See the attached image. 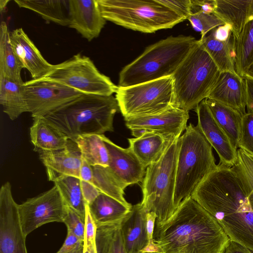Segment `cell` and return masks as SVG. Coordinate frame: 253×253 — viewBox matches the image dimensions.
Wrapping results in <instances>:
<instances>
[{
    "label": "cell",
    "mask_w": 253,
    "mask_h": 253,
    "mask_svg": "<svg viewBox=\"0 0 253 253\" xmlns=\"http://www.w3.org/2000/svg\"><path fill=\"white\" fill-rule=\"evenodd\" d=\"M191 197L213 216L230 240L253 252V208L232 167L218 165Z\"/></svg>",
    "instance_id": "6da1fadb"
},
{
    "label": "cell",
    "mask_w": 253,
    "mask_h": 253,
    "mask_svg": "<svg viewBox=\"0 0 253 253\" xmlns=\"http://www.w3.org/2000/svg\"><path fill=\"white\" fill-rule=\"evenodd\" d=\"M229 241L213 216L191 196L166 221L156 220L153 232L159 253H224Z\"/></svg>",
    "instance_id": "7a4b0ae2"
},
{
    "label": "cell",
    "mask_w": 253,
    "mask_h": 253,
    "mask_svg": "<svg viewBox=\"0 0 253 253\" xmlns=\"http://www.w3.org/2000/svg\"><path fill=\"white\" fill-rule=\"evenodd\" d=\"M119 111L118 102L113 95L82 94L43 117L75 141L80 135L113 131L114 117Z\"/></svg>",
    "instance_id": "3957f363"
},
{
    "label": "cell",
    "mask_w": 253,
    "mask_h": 253,
    "mask_svg": "<svg viewBox=\"0 0 253 253\" xmlns=\"http://www.w3.org/2000/svg\"><path fill=\"white\" fill-rule=\"evenodd\" d=\"M198 42L191 36H170L148 46L119 74V86L171 76Z\"/></svg>",
    "instance_id": "277c9868"
},
{
    "label": "cell",
    "mask_w": 253,
    "mask_h": 253,
    "mask_svg": "<svg viewBox=\"0 0 253 253\" xmlns=\"http://www.w3.org/2000/svg\"><path fill=\"white\" fill-rule=\"evenodd\" d=\"M220 73L199 40L171 76L173 106L187 112L195 109L208 98Z\"/></svg>",
    "instance_id": "5b68a950"
},
{
    "label": "cell",
    "mask_w": 253,
    "mask_h": 253,
    "mask_svg": "<svg viewBox=\"0 0 253 253\" xmlns=\"http://www.w3.org/2000/svg\"><path fill=\"white\" fill-rule=\"evenodd\" d=\"M212 148L197 125L190 123L179 137L174 195L175 210L217 167Z\"/></svg>",
    "instance_id": "8992f818"
},
{
    "label": "cell",
    "mask_w": 253,
    "mask_h": 253,
    "mask_svg": "<svg viewBox=\"0 0 253 253\" xmlns=\"http://www.w3.org/2000/svg\"><path fill=\"white\" fill-rule=\"evenodd\" d=\"M106 20L145 33L170 29L185 19L157 0H97Z\"/></svg>",
    "instance_id": "52a82bcc"
},
{
    "label": "cell",
    "mask_w": 253,
    "mask_h": 253,
    "mask_svg": "<svg viewBox=\"0 0 253 253\" xmlns=\"http://www.w3.org/2000/svg\"><path fill=\"white\" fill-rule=\"evenodd\" d=\"M178 139L168 147L159 161L147 168L142 181L141 203L147 212H154L156 221L161 223L169 218L175 211L174 195Z\"/></svg>",
    "instance_id": "ba28073f"
},
{
    "label": "cell",
    "mask_w": 253,
    "mask_h": 253,
    "mask_svg": "<svg viewBox=\"0 0 253 253\" xmlns=\"http://www.w3.org/2000/svg\"><path fill=\"white\" fill-rule=\"evenodd\" d=\"M115 98L125 118L149 115L173 106L171 76L128 86H119Z\"/></svg>",
    "instance_id": "9c48e42d"
},
{
    "label": "cell",
    "mask_w": 253,
    "mask_h": 253,
    "mask_svg": "<svg viewBox=\"0 0 253 253\" xmlns=\"http://www.w3.org/2000/svg\"><path fill=\"white\" fill-rule=\"evenodd\" d=\"M43 78L87 94L111 96L116 93L118 87L97 69L89 57L80 53L54 65Z\"/></svg>",
    "instance_id": "30bf717a"
},
{
    "label": "cell",
    "mask_w": 253,
    "mask_h": 253,
    "mask_svg": "<svg viewBox=\"0 0 253 253\" xmlns=\"http://www.w3.org/2000/svg\"><path fill=\"white\" fill-rule=\"evenodd\" d=\"M68 209L55 185L49 190L18 205L19 219L25 236L27 237L31 232L46 223H63Z\"/></svg>",
    "instance_id": "8fae6325"
},
{
    "label": "cell",
    "mask_w": 253,
    "mask_h": 253,
    "mask_svg": "<svg viewBox=\"0 0 253 253\" xmlns=\"http://www.w3.org/2000/svg\"><path fill=\"white\" fill-rule=\"evenodd\" d=\"M23 88L28 112L32 118L43 117L83 94L43 78L24 82Z\"/></svg>",
    "instance_id": "7c38bea8"
},
{
    "label": "cell",
    "mask_w": 253,
    "mask_h": 253,
    "mask_svg": "<svg viewBox=\"0 0 253 253\" xmlns=\"http://www.w3.org/2000/svg\"><path fill=\"white\" fill-rule=\"evenodd\" d=\"M187 111L174 106L157 114L125 118L131 134L138 137L146 133L160 135L172 142L185 131L189 119Z\"/></svg>",
    "instance_id": "4fadbf2b"
},
{
    "label": "cell",
    "mask_w": 253,
    "mask_h": 253,
    "mask_svg": "<svg viewBox=\"0 0 253 253\" xmlns=\"http://www.w3.org/2000/svg\"><path fill=\"white\" fill-rule=\"evenodd\" d=\"M26 236L21 225L18 205L9 182L0 189V253H28Z\"/></svg>",
    "instance_id": "5bb4252c"
},
{
    "label": "cell",
    "mask_w": 253,
    "mask_h": 253,
    "mask_svg": "<svg viewBox=\"0 0 253 253\" xmlns=\"http://www.w3.org/2000/svg\"><path fill=\"white\" fill-rule=\"evenodd\" d=\"M195 111L198 117L197 126L217 153L219 164L232 167L237 160V150L215 120L206 99L198 105Z\"/></svg>",
    "instance_id": "9a60e30c"
},
{
    "label": "cell",
    "mask_w": 253,
    "mask_h": 253,
    "mask_svg": "<svg viewBox=\"0 0 253 253\" xmlns=\"http://www.w3.org/2000/svg\"><path fill=\"white\" fill-rule=\"evenodd\" d=\"M100 135L108 151V167L115 177L126 187L142 182L146 168L131 150L117 145L104 134Z\"/></svg>",
    "instance_id": "2e32d148"
},
{
    "label": "cell",
    "mask_w": 253,
    "mask_h": 253,
    "mask_svg": "<svg viewBox=\"0 0 253 253\" xmlns=\"http://www.w3.org/2000/svg\"><path fill=\"white\" fill-rule=\"evenodd\" d=\"M39 159L44 166L48 179L54 181L64 175L80 178L83 158L77 143L68 139L63 149L47 151L38 150Z\"/></svg>",
    "instance_id": "e0dca14e"
},
{
    "label": "cell",
    "mask_w": 253,
    "mask_h": 253,
    "mask_svg": "<svg viewBox=\"0 0 253 253\" xmlns=\"http://www.w3.org/2000/svg\"><path fill=\"white\" fill-rule=\"evenodd\" d=\"M70 24L88 41L99 36L106 20L97 0H69Z\"/></svg>",
    "instance_id": "ac0fdd59"
},
{
    "label": "cell",
    "mask_w": 253,
    "mask_h": 253,
    "mask_svg": "<svg viewBox=\"0 0 253 253\" xmlns=\"http://www.w3.org/2000/svg\"><path fill=\"white\" fill-rule=\"evenodd\" d=\"M10 40L14 52L23 68L30 73L34 80L47 76L54 65L48 62L21 28L10 32Z\"/></svg>",
    "instance_id": "d6986e66"
},
{
    "label": "cell",
    "mask_w": 253,
    "mask_h": 253,
    "mask_svg": "<svg viewBox=\"0 0 253 253\" xmlns=\"http://www.w3.org/2000/svg\"><path fill=\"white\" fill-rule=\"evenodd\" d=\"M147 211L141 203L132 206L122 219L120 230L126 253H138L149 245Z\"/></svg>",
    "instance_id": "ffe728a7"
},
{
    "label": "cell",
    "mask_w": 253,
    "mask_h": 253,
    "mask_svg": "<svg viewBox=\"0 0 253 253\" xmlns=\"http://www.w3.org/2000/svg\"><path fill=\"white\" fill-rule=\"evenodd\" d=\"M209 98L232 107L244 115L246 101L245 79L238 74L221 72Z\"/></svg>",
    "instance_id": "44dd1931"
},
{
    "label": "cell",
    "mask_w": 253,
    "mask_h": 253,
    "mask_svg": "<svg viewBox=\"0 0 253 253\" xmlns=\"http://www.w3.org/2000/svg\"><path fill=\"white\" fill-rule=\"evenodd\" d=\"M33 119L30 135L34 151H52L66 147L69 139L66 135L49 124L43 117L33 118Z\"/></svg>",
    "instance_id": "7402d4cb"
},
{
    "label": "cell",
    "mask_w": 253,
    "mask_h": 253,
    "mask_svg": "<svg viewBox=\"0 0 253 253\" xmlns=\"http://www.w3.org/2000/svg\"><path fill=\"white\" fill-rule=\"evenodd\" d=\"M128 140L129 148L146 169L159 161L173 142L153 133H146Z\"/></svg>",
    "instance_id": "603a6c76"
},
{
    "label": "cell",
    "mask_w": 253,
    "mask_h": 253,
    "mask_svg": "<svg viewBox=\"0 0 253 253\" xmlns=\"http://www.w3.org/2000/svg\"><path fill=\"white\" fill-rule=\"evenodd\" d=\"M204 48L215 63L220 72L237 74L235 66V40L233 35L226 41L216 39L211 31L200 40Z\"/></svg>",
    "instance_id": "cb8c5ba5"
},
{
    "label": "cell",
    "mask_w": 253,
    "mask_h": 253,
    "mask_svg": "<svg viewBox=\"0 0 253 253\" xmlns=\"http://www.w3.org/2000/svg\"><path fill=\"white\" fill-rule=\"evenodd\" d=\"M19 7L32 10L45 20L61 26L70 24L69 0H15Z\"/></svg>",
    "instance_id": "d4e9b609"
},
{
    "label": "cell",
    "mask_w": 253,
    "mask_h": 253,
    "mask_svg": "<svg viewBox=\"0 0 253 253\" xmlns=\"http://www.w3.org/2000/svg\"><path fill=\"white\" fill-rule=\"evenodd\" d=\"M88 208L97 226L121 221L131 210L102 193L88 205Z\"/></svg>",
    "instance_id": "484cf974"
},
{
    "label": "cell",
    "mask_w": 253,
    "mask_h": 253,
    "mask_svg": "<svg viewBox=\"0 0 253 253\" xmlns=\"http://www.w3.org/2000/svg\"><path fill=\"white\" fill-rule=\"evenodd\" d=\"M206 101L215 120L227 134L233 147L237 150L243 114L211 98H207Z\"/></svg>",
    "instance_id": "4316f807"
},
{
    "label": "cell",
    "mask_w": 253,
    "mask_h": 253,
    "mask_svg": "<svg viewBox=\"0 0 253 253\" xmlns=\"http://www.w3.org/2000/svg\"><path fill=\"white\" fill-rule=\"evenodd\" d=\"M249 5V0H215L214 14L231 26L236 38L248 22Z\"/></svg>",
    "instance_id": "83f0119b"
},
{
    "label": "cell",
    "mask_w": 253,
    "mask_h": 253,
    "mask_svg": "<svg viewBox=\"0 0 253 253\" xmlns=\"http://www.w3.org/2000/svg\"><path fill=\"white\" fill-rule=\"evenodd\" d=\"M0 103L11 120L28 112L23 84L0 75Z\"/></svg>",
    "instance_id": "f1b7e54d"
},
{
    "label": "cell",
    "mask_w": 253,
    "mask_h": 253,
    "mask_svg": "<svg viewBox=\"0 0 253 253\" xmlns=\"http://www.w3.org/2000/svg\"><path fill=\"white\" fill-rule=\"evenodd\" d=\"M22 68L11 44L7 25L2 21L0 26V75L23 84L21 76Z\"/></svg>",
    "instance_id": "f546056e"
},
{
    "label": "cell",
    "mask_w": 253,
    "mask_h": 253,
    "mask_svg": "<svg viewBox=\"0 0 253 253\" xmlns=\"http://www.w3.org/2000/svg\"><path fill=\"white\" fill-rule=\"evenodd\" d=\"M253 64V19L248 22L235 40V66L237 74L244 78Z\"/></svg>",
    "instance_id": "4dcf8cb0"
},
{
    "label": "cell",
    "mask_w": 253,
    "mask_h": 253,
    "mask_svg": "<svg viewBox=\"0 0 253 253\" xmlns=\"http://www.w3.org/2000/svg\"><path fill=\"white\" fill-rule=\"evenodd\" d=\"M74 141L78 144L83 159L90 166H109L108 151L100 135H80Z\"/></svg>",
    "instance_id": "1f68e13d"
},
{
    "label": "cell",
    "mask_w": 253,
    "mask_h": 253,
    "mask_svg": "<svg viewBox=\"0 0 253 253\" xmlns=\"http://www.w3.org/2000/svg\"><path fill=\"white\" fill-rule=\"evenodd\" d=\"M92 184L101 193L112 197L126 207L131 209L132 206L124 197V190L126 187L115 177L108 167L96 165L92 166Z\"/></svg>",
    "instance_id": "d6a6232c"
},
{
    "label": "cell",
    "mask_w": 253,
    "mask_h": 253,
    "mask_svg": "<svg viewBox=\"0 0 253 253\" xmlns=\"http://www.w3.org/2000/svg\"><path fill=\"white\" fill-rule=\"evenodd\" d=\"M53 182L67 206L85 218L87 204L82 194L81 179L75 176L64 175Z\"/></svg>",
    "instance_id": "836d02e7"
},
{
    "label": "cell",
    "mask_w": 253,
    "mask_h": 253,
    "mask_svg": "<svg viewBox=\"0 0 253 253\" xmlns=\"http://www.w3.org/2000/svg\"><path fill=\"white\" fill-rule=\"evenodd\" d=\"M122 220L97 226L96 253H126L120 230Z\"/></svg>",
    "instance_id": "e575fe53"
},
{
    "label": "cell",
    "mask_w": 253,
    "mask_h": 253,
    "mask_svg": "<svg viewBox=\"0 0 253 253\" xmlns=\"http://www.w3.org/2000/svg\"><path fill=\"white\" fill-rule=\"evenodd\" d=\"M232 168L242 181L253 208V156L238 149L237 160Z\"/></svg>",
    "instance_id": "d590c367"
},
{
    "label": "cell",
    "mask_w": 253,
    "mask_h": 253,
    "mask_svg": "<svg viewBox=\"0 0 253 253\" xmlns=\"http://www.w3.org/2000/svg\"><path fill=\"white\" fill-rule=\"evenodd\" d=\"M193 28L201 33V38L214 28L225 23L214 13L208 14L202 12L192 13L188 18Z\"/></svg>",
    "instance_id": "8d00e7d4"
},
{
    "label": "cell",
    "mask_w": 253,
    "mask_h": 253,
    "mask_svg": "<svg viewBox=\"0 0 253 253\" xmlns=\"http://www.w3.org/2000/svg\"><path fill=\"white\" fill-rule=\"evenodd\" d=\"M238 148L253 156V113L243 115Z\"/></svg>",
    "instance_id": "74e56055"
},
{
    "label": "cell",
    "mask_w": 253,
    "mask_h": 253,
    "mask_svg": "<svg viewBox=\"0 0 253 253\" xmlns=\"http://www.w3.org/2000/svg\"><path fill=\"white\" fill-rule=\"evenodd\" d=\"M97 226L86 206L85 215V226L84 240V253H96V235Z\"/></svg>",
    "instance_id": "f35d334b"
},
{
    "label": "cell",
    "mask_w": 253,
    "mask_h": 253,
    "mask_svg": "<svg viewBox=\"0 0 253 253\" xmlns=\"http://www.w3.org/2000/svg\"><path fill=\"white\" fill-rule=\"evenodd\" d=\"M67 230L71 231L81 240H84L85 218L68 207L67 214L64 220Z\"/></svg>",
    "instance_id": "ab89813d"
},
{
    "label": "cell",
    "mask_w": 253,
    "mask_h": 253,
    "mask_svg": "<svg viewBox=\"0 0 253 253\" xmlns=\"http://www.w3.org/2000/svg\"><path fill=\"white\" fill-rule=\"evenodd\" d=\"M157 1L185 20L187 19L192 14L191 0H157Z\"/></svg>",
    "instance_id": "60d3db41"
},
{
    "label": "cell",
    "mask_w": 253,
    "mask_h": 253,
    "mask_svg": "<svg viewBox=\"0 0 253 253\" xmlns=\"http://www.w3.org/2000/svg\"><path fill=\"white\" fill-rule=\"evenodd\" d=\"M192 13L202 12L208 14L214 13L215 0H191Z\"/></svg>",
    "instance_id": "b9f144b4"
},
{
    "label": "cell",
    "mask_w": 253,
    "mask_h": 253,
    "mask_svg": "<svg viewBox=\"0 0 253 253\" xmlns=\"http://www.w3.org/2000/svg\"><path fill=\"white\" fill-rule=\"evenodd\" d=\"M81 185L84 200L87 205L91 204L101 193L88 182L81 180Z\"/></svg>",
    "instance_id": "7bdbcfd3"
},
{
    "label": "cell",
    "mask_w": 253,
    "mask_h": 253,
    "mask_svg": "<svg viewBox=\"0 0 253 253\" xmlns=\"http://www.w3.org/2000/svg\"><path fill=\"white\" fill-rule=\"evenodd\" d=\"M83 244V240L80 239L71 231L67 230L66 239L61 248L56 253H67Z\"/></svg>",
    "instance_id": "ee69618b"
},
{
    "label": "cell",
    "mask_w": 253,
    "mask_h": 253,
    "mask_svg": "<svg viewBox=\"0 0 253 253\" xmlns=\"http://www.w3.org/2000/svg\"><path fill=\"white\" fill-rule=\"evenodd\" d=\"M214 38L220 41H226L232 36L231 26L227 23L219 26L211 30Z\"/></svg>",
    "instance_id": "f6af8a7d"
},
{
    "label": "cell",
    "mask_w": 253,
    "mask_h": 253,
    "mask_svg": "<svg viewBox=\"0 0 253 253\" xmlns=\"http://www.w3.org/2000/svg\"><path fill=\"white\" fill-rule=\"evenodd\" d=\"M244 79L246 88V105L247 112L253 113V80L248 78Z\"/></svg>",
    "instance_id": "bcb514c9"
},
{
    "label": "cell",
    "mask_w": 253,
    "mask_h": 253,
    "mask_svg": "<svg viewBox=\"0 0 253 253\" xmlns=\"http://www.w3.org/2000/svg\"><path fill=\"white\" fill-rule=\"evenodd\" d=\"M81 180L92 183L93 179V169L92 166L83 159L80 171Z\"/></svg>",
    "instance_id": "7dc6e473"
},
{
    "label": "cell",
    "mask_w": 253,
    "mask_h": 253,
    "mask_svg": "<svg viewBox=\"0 0 253 253\" xmlns=\"http://www.w3.org/2000/svg\"><path fill=\"white\" fill-rule=\"evenodd\" d=\"M147 230L149 240V245H154L153 232L157 215L153 212H147Z\"/></svg>",
    "instance_id": "c3c4849f"
},
{
    "label": "cell",
    "mask_w": 253,
    "mask_h": 253,
    "mask_svg": "<svg viewBox=\"0 0 253 253\" xmlns=\"http://www.w3.org/2000/svg\"><path fill=\"white\" fill-rule=\"evenodd\" d=\"M224 253H253V252L244 246L230 240Z\"/></svg>",
    "instance_id": "681fc988"
},
{
    "label": "cell",
    "mask_w": 253,
    "mask_h": 253,
    "mask_svg": "<svg viewBox=\"0 0 253 253\" xmlns=\"http://www.w3.org/2000/svg\"><path fill=\"white\" fill-rule=\"evenodd\" d=\"M244 78L250 79L253 80V64L245 74Z\"/></svg>",
    "instance_id": "f907efd6"
},
{
    "label": "cell",
    "mask_w": 253,
    "mask_h": 253,
    "mask_svg": "<svg viewBox=\"0 0 253 253\" xmlns=\"http://www.w3.org/2000/svg\"><path fill=\"white\" fill-rule=\"evenodd\" d=\"M67 253H89L88 252L84 253V247L83 245H80L74 249L73 250L71 251V252H69Z\"/></svg>",
    "instance_id": "816d5d0a"
},
{
    "label": "cell",
    "mask_w": 253,
    "mask_h": 253,
    "mask_svg": "<svg viewBox=\"0 0 253 253\" xmlns=\"http://www.w3.org/2000/svg\"><path fill=\"white\" fill-rule=\"evenodd\" d=\"M249 15L250 21L253 19V0H250L249 8Z\"/></svg>",
    "instance_id": "f5cc1de1"
},
{
    "label": "cell",
    "mask_w": 253,
    "mask_h": 253,
    "mask_svg": "<svg viewBox=\"0 0 253 253\" xmlns=\"http://www.w3.org/2000/svg\"><path fill=\"white\" fill-rule=\"evenodd\" d=\"M9 1V0H0V10L1 13L3 12L4 10Z\"/></svg>",
    "instance_id": "db71d44e"
},
{
    "label": "cell",
    "mask_w": 253,
    "mask_h": 253,
    "mask_svg": "<svg viewBox=\"0 0 253 253\" xmlns=\"http://www.w3.org/2000/svg\"><path fill=\"white\" fill-rule=\"evenodd\" d=\"M138 253H154V252H139Z\"/></svg>",
    "instance_id": "11a10c76"
}]
</instances>
